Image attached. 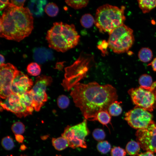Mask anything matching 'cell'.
Segmentation results:
<instances>
[{"label": "cell", "instance_id": "3957f363", "mask_svg": "<svg viewBox=\"0 0 156 156\" xmlns=\"http://www.w3.org/2000/svg\"><path fill=\"white\" fill-rule=\"evenodd\" d=\"M79 38L74 25L62 22L54 23L46 36L49 47L62 52L75 47L78 44Z\"/></svg>", "mask_w": 156, "mask_h": 156}, {"label": "cell", "instance_id": "52a82bcc", "mask_svg": "<svg viewBox=\"0 0 156 156\" xmlns=\"http://www.w3.org/2000/svg\"><path fill=\"white\" fill-rule=\"evenodd\" d=\"M87 126V120L84 118L81 122L75 125H68L65 128L62 136L65 138L69 143V146L75 148H86L87 145L85 139L89 133Z\"/></svg>", "mask_w": 156, "mask_h": 156}, {"label": "cell", "instance_id": "7402d4cb", "mask_svg": "<svg viewBox=\"0 0 156 156\" xmlns=\"http://www.w3.org/2000/svg\"><path fill=\"white\" fill-rule=\"evenodd\" d=\"M111 116L108 110H102L98 112L96 116V120L98 121L103 125L110 123Z\"/></svg>", "mask_w": 156, "mask_h": 156}, {"label": "cell", "instance_id": "7c38bea8", "mask_svg": "<svg viewBox=\"0 0 156 156\" xmlns=\"http://www.w3.org/2000/svg\"><path fill=\"white\" fill-rule=\"evenodd\" d=\"M17 70L12 64L8 63L0 65V97L4 99L12 94L11 85L15 73Z\"/></svg>", "mask_w": 156, "mask_h": 156}, {"label": "cell", "instance_id": "8fae6325", "mask_svg": "<svg viewBox=\"0 0 156 156\" xmlns=\"http://www.w3.org/2000/svg\"><path fill=\"white\" fill-rule=\"evenodd\" d=\"M135 135L137 142L143 150L156 153V123L153 121L147 127L138 129Z\"/></svg>", "mask_w": 156, "mask_h": 156}, {"label": "cell", "instance_id": "9c48e42d", "mask_svg": "<svg viewBox=\"0 0 156 156\" xmlns=\"http://www.w3.org/2000/svg\"><path fill=\"white\" fill-rule=\"evenodd\" d=\"M52 82V79L50 76L41 75L36 78L35 85L30 90L33 99V106L36 111H39L47 101L46 88Z\"/></svg>", "mask_w": 156, "mask_h": 156}, {"label": "cell", "instance_id": "9a60e30c", "mask_svg": "<svg viewBox=\"0 0 156 156\" xmlns=\"http://www.w3.org/2000/svg\"><path fill=\"white\" fill-rule=\"evenodd\" d=\"M34 58L36 61L40 64L45 62L47 60L53 58L52 52L44 47L35 49L34 52Z\"/></svg>", "mask_w": 156, "mask_h": 156}, {"label": "cell", "instance_id": "f1b7e54d", "mask_svg": "<svg viewBox=\"0 0 156 156\" xmlns=\"http://www.w3.org/2000/svg\"><path fill=\"white\" fill-rule=\"evenodd\" d=\"M97 148L100 153L105 154L108 153L111 150V145L107 141L99 142L97 145Z\"/></svg>", "mask_w": 156, "mask_h": 156}, {"label": "cell", "instance_id": "ab89813d", "mask_svg": "<svg viewBox=\"0 0 156 156\" xmlns=\"http://www.w3.org/2000/svg\"><path fill=\"white\" fill-rule=\"evenodd\" d=\"M138 156H155L153 153L150 151H146L143 153L139 154Z\"/></svg>", "mask_w": 156, "mask_h": 156}, {"label": "cell", "instance_id": "b9f144b4", "mask_svg": "<svg viewBox=\"0 0 156 156\" xmlns=\"http://www.w3.org/2000/svg\"><path fill=\"white\" fill-rule=\"evenodd\" d=\"M20 149L22 150H24L27 148L26 146L24 144H22L21 145L20 147Z\"/></svg>", "mask_w": 156, "mask_h": 156}, {"label": "cell", "instance_id": "484cf974", "mask_svg": "<svg viewBox=\"0 0 156 156\" xmlns=\"http://www.w3.org/2000/svg\"><path fill=\"white\" fill-rule=\"evenodd\" d=\"M88 0H66V3L68 5L75 9H79L86 7Z\"/></svg>", "mask_w": 156, "mask_h": 156}, {"label": "cell", "instance_id": "ac0fdd59", "mask_svg": "<svg viewBox=\"0 0 156 156\" xmlns=\"http://www.w3.org/2000/svg\"><path fill=\"white\" fill-rule=\"evenodd\" d=\"M18 96L21 102L32 113L34 108L33 106V99L30 90Z\"/></svg>", "mask_w": 156, "mask_h": 156}, {"label": "cell", "instance_id": "4fadbf2b", "mask_svg": "<svg viewBox=\"0 0 156 156\" xmlns=\"http://www.w3.org/2000/svg\"><path fill=\"white\" fill-rule=\"evenodd\" d=\"M0 106L2 109L11 112L19 118L32 114L21 102L19 96L13 93L3 101L1 100Z\"/></svg>", "mask_w": 156, "mask_h": 156}, {"label": "cell", "instance_id": "5b68a950", "mask_svg": "<svg viewBox=\"0 0 156 156\" xmlns=\"http://www.w3.org/2000/svg\"><path fill=\"white\" fill-rule=\"evenodd\" d=\"M94 62L93 55L83 52L73 64L66 68L65 78L62 83L64 90H69L85 77Z\"/></svg>", "mask_w": 156, "mask_h": 156}, {"label": "cell", "instance_id": "f35d334b", "mask_svg": "<svg viewBox=\"0 0 156 156\" xmlns=\"http://www.w3.org/2000/svg\"><path fill=\"white\" fill-rule=\"evenodd\" d=\"M148 66L150 65L151 66L153 70L156 72V57L155 58L153 61L148 64Z\"/></svg>", "mask_w": 156, "mask_h": 156}, {"label": "cell", "instance_id": "603a6c76", "mask_svg": "<svg viewBox=\"0 0 156 156\" xmlns=\"http://www.w3.org/2000/svg\"><path fill=\"white\" fill-rule=\"evenodd\" d=\"M140 146L138 142L131 140L127 144L126 149L128 154L134 156L138 154L140 149Z\"/></svg>", "mask_w": 156, "mask_h": 156}, {"label": "cell", "instance_id": "ffe728a7", "mask_svg": "<svg viewBox=\"0 0 156 156\" xmlns=\"http://www.w3.org/2000/svg\"><path fill=\"white\" fill-rule=\"evenodd\" d=\"M52 143L54 148L58 151L62 150L69 146L68 140L62 136L56 138H53Z\"/></svg>", "mask_w": 156, "mask_h": 156}, {"label": "cell", "instance_id": "836d02e7", "mask_svg": "<svg viewBox=\"0 0 156 156\" xmlns=\"http://www.w3.org/2000/svg\"><path fill=\"white\" fill-rule=\"evenodd\" d=\"M126 154L125 150L118 146L114 147L111 151V156H125Z\"/></svg>", "mask_w": 156, "mask_h": 156}, {"label": "cell", "instance_id": "8d00e7d4", "mask_svg": "<svg viewBox=\"0 0 156 156\" xmlns=\"http://www.w3.org/2000/svg\"><path fill=\"white\" fill-rule=\"evenodd\" d=\"M0 10L1 11L6 6H8L10 4L9 1L8 0H0Z\"/></svg>", "mask_w": 156, "mask_h": 156}, {"label": "cell", "instance_id": "277c9868", "mask_svg": "<svg viewBox=\"0 0 156 156\" xmlns=\"http://www.w3.org/2000/svg\"><path fill=\"white\" fill-rule=\"evenodd\" d=\"M125 9L124 6L120 8L108 4L99 7L96 11L94 23L100 32L109 34L123 25L126 19Z\"/></svg>", "mask_w": 156, "mask_h": 156}, {"label": "cell", "instance_id": "74e56055", "mask_svg": "<svg viewBox=\"0 0 156 156\" xmlns=\"http://www.w3.org/2000/svg\"><path fill=\"white\" fill-rule=\"evenodd\" d=\"M16 141L19 143H22L24 139V137L21 134L15 135Z\"/></svg>", "mask_w": 156, "mask_h": 156}, {"label": "cell", "instance_id": "ee69618b", "mask_svg": "<svg viewBox=\"0 0 156 156\" xmlns=\"http://www.w3.org/2000/svg\"><path fill=\"white\" fill-rule=\"evenodd\" d=\"M8 156V155H7V156Z\"/></svg>", "mask_w": 156, "mask_h": 156}, {"label": "cell", "instance_id": "f546056e", "mask_svg": "<svg viewBox=\"0 0 156 156\" xmlns=\"http://www.w3.org/2000/svg\"><path fill=\"white\" fill-rule=\"evenodd\" d=\"M1 144L6 150H12L14 146V143L12 139L9 136L4 137L2 139Z\"/></svg>", "mask_w": 156, "mask_h": 156}, {"label": "cell", "instance_id": "1f68e13d", "mask_svg": "<svg viewBox=\"0 0 156 156\" xmlns=\"http://www.w3.org/2000/svg\"><path fill=\"white\" fill-rule=\"evenodd\" d=\"M11 129L15 135H21L25 131V126L22 122H17L12 124Z\"/></svg>", "mask_w": 156, "mask_h": 156}, {"label": "cell", "instance_id": "d590c367", "mask_svg": "<svg viewBox=\"0 0 156 156\" xmlns=\"http://www.w3.org/2000/svg\"><path fill=\"white\" fill-rule=\"evenodd\" d=\"M107 46H108L107 42H106L105 40H103L101 44L99 45L98 47L103 53H105V52H106V50Z\"/></svg>", "mask_w": 156, "mask_h": 156}, {"label": "cell", "instance_id": "4316f807", "mask_svg": "<svg viewBox=\"0 0 156 156\" xmlns=\"http://www.w3.org/2000/svg\"><path fill=\"white\" fill-rule=\"evenodd\" d=\"M44 10L49 16L53 17L57 15L59 12V8L55 3H50L46 5Z\"/></svg>", "mask_w": 156, "mask_h": 156}, {"label": "cell", "instance_id": "83f0119b", "mask_svg": "<svg viewBox=\"0 0 156 156\" xmlns=\"http://www.w3.org/2000/svg\"><path fill=\"white\" fill-rule=\"evenodd\" d=\"M27 70L28 73L33 76H38L41 72L40 65L36 62H31L27 66Z\"/></svg>", "mask_w": 156, "mask_h": 156}, {"label": "cell", "instance_id": "d4e9b609", "mask_svg": "<svg viewBox=\"0 0 156 156\" xmlns=\"http://www.w3.org/2000/svg\"><path fill=\"white\" fill-rule=\"evenodd\" d=\"M94 22V19L93 16L90 14H84L80 19L81 25L86 28L91 27Z\"/></svg>", "mask_w": 156, "mask_h": 156}, {"label": "cell", "instance_id": "ba28073f", "mask_svg": "<svg viewBox=\"0 0 156 156\" xmlns=\"http://www.w3.org/2000/svg\"><path fill=\"white\" fill-rule=\"evenodd\" d=\"M153 90L141 87L132 88L128 91L132 101L136 106L149 112L156 107V94Z\"/></svg>", "mask_w": 156, "mask_h": 156}, {"label": "cell", "instance_id": "5bb4252c", "mask_svg": "<svg viewBox=\"0 0 156 156\" xmlns=\"http://www.w3.org/2000/svg\"><path fill=\"white\" fill-rule=\"evenodd\" d=\"M33 85L31 79L21 71L17 70L12 83L11 89L12 93L20 95L29 91Z\"/></svg>", "mask_w": 156, "mask_h": 156}, {"label": "cell", "instance_id": "7bdbcfd3", "mask_svg": "<svg viewBox=\"0 0 156 156\" xmlns=\"http://www.w3.org/2000/svg\"><path fill=\"white\" fill-rule=\"evenodd\" d=\"M26 156L25 155H20V156Z\"/></svg>", "mask_w": 156, "mask_h": 156}, {"label": "cell", "instance_id": "e0dca14e", "mask_svg": "<svg viewBox=\"0 0 156 156\" xmlns=\"http://www.w3.org/2000/svg\"><path fill=\"white\" fill-rule=\"evenodd\" d=\"M139 83L140 86L147 90H153L155 87V84L153 83L152 77L147 74L141 75L139 79Z\"/></svg>", "mask_w": 156, "mask_h": 156}, {"label": "cell", "instance_id": "6da1fadb", "mask_svg": "<svg viewBox=\"0 0 156 156\" xmlns=\"http://www.w3.org/2000/svg\"><path fill=\"white\" fill-rule=\"evenodd\" d=\"M70 95L85 118L92 121L96 120L99 112L108 110L110 105L118 99L116 90L112 86L100 85L95 81L87 84L77 83Z\"/></svg>", "mask_w": 156, "mask_h": 156}, {"label": "cell", "instance_id": "44dd1931", "mask_svg": "<svg viewBox=\"0 0 156 156\" xmlns=\"http://www.w3.org/2000/svg\"><path fill=\"white\" fill-rule=\"evenodd\" d=\"M139 60L143 62H147L151 61L153 57L152 50L147 47H143L139 50L138 54Z\"/></svg>", "mask_w": 156, "mask_h": 156}, {"label": "cell", "instance_id": "d6a6232c", "mask_svg": "<svg viewBox=\"0 0 156 156\" xmlns=\"http://www.w3.org/2000/svg\"><path fill=\"white\" fill-rule=\"evenodd\" d=\"M92 135L95 140L99 142L103 141L105 137V134L104 131L99 128L95 129L92 132Z\"/></svg>", "mask_w": 156, "mask_h": 156}, {"label": "cell", "instance_id": "7a4b0ae2", "mask_svg": "<svg viewBox=\"0 0 156 156\" xmlns=\"http://www.w3.org/2000/svg\"><path fill=\"white\" fill-rule=\"evenodd\" d=\"M33 20L28 8L17 7L10 3L0 17V37L20 42L31 33Z\"/></svg>", "mask_w": 156, "mask_h": 156}, {"label": "cell", "instance_id": "2e32d148", "mask_svg": "<svg viewBox=\"0 0 156 156\" xmlns=\"http://www.w3.org/2000/svg\"><path fill=\"white\" fill-rule=\"evenodd\" d=\"M46 0H31L28 3V8L32 14L36 16L42 15L44 6L46 4Z\"/></svg>", "mask_w": 156, "mask_h": 156}, {"label": "cell", "instance_id": "4dcf8cb0", "mask_svg": "<svg viewBox=\"0 0 156 156\" xmlns=\"http://www.w3.org/2000/svg\"><path fill=\"white\" fill-rule=\"evenodd\" d=\"M69 103V99L66 95H62L58 97L57 99V104L60 108L66 109L68 106Z\"/></svg>", "mask_w": 156, "mask_h": 156}, {"label": "cell", "instance_id": "d6986e66", "mask_svg": "<svg viewBox=\"0 0 156 156\" xmlns=\"http://www.w3.org/2000/svg\"><path fill=\"white\" fill-rule=\"evenodd\" d=\"M139 7L143 13H148L156 7V0H138Z\"/></svg>", "mask_w": 156, "mask_h": 156}, {"label": "cell", "instance_id": "30bf717a", "mask_svg": "<svg viewBox=\"0 0 156 156\" xmlns=\"http://www.w3.org/2000/svg\"><path fill=\"white\" fill-rule=\"evenodd\" d=\"M153 118L149 112L136 106L126 113L125 117L131 127L138 129L147 127L153 122Z\"/></svg>", "mask_w": 156, "mask_h": 156}, {"label": "cell", "instance_id": "e575fe53", "mask_svg": "<svg viewBox=\"0 0 156 156\" xmlns=\"http://www.w3.org/2000/svg\"><path fill=\"white\" fill-rule=\"evenodd\" d=\"M11 4L12 5L19 8H23L25 0H11Z\"/></svg>", "mask_w": 156, "mask_h": 156}, {"label": "cell", "instance_id": "60d3db41", "mask_svg": "<svg viewBox=\"0 0 156 156\" xmlns=\"http://www.w3.org/2000/svg\"><path fill=\"white\" fill-rule=\"evenodd\" d=\"M0 65H1L4 63L5 61V59L4 56L1 54H0Z\"/></svg>", "mask_w": 156, "mask_h": 156}, {"label": "cell", "instance_id": "8992f818", "mask_svg": "<svg viewBox=\"0 0 156 156\" xmlns=\"http://www.w3.org/2000/svg\"><path fill=\"white\" fill-rule=\"evenodd\" d=\"M109 34L107 42L108 46L115 53L127 52L134 42L133 30L124 24L114 30Z\"/></svg>", "mask_w": 156, "mask_h": 156}, {"label": "cell", "instance_id": "cb8c5ba5", "mask_svg": "<svg viewBox=\"0 0 156 156\" xmlns=\"http://www.w3.org/2000/svg\"><path fill=\"white\" fill-rule=\"evenodd\" d=\"M120 102L116 101L110 105L108 111L111 116H117L122 113V109L120 105Z\"/></svg>", "mask_w": 156, "mask_h": 156}]
</instances>
